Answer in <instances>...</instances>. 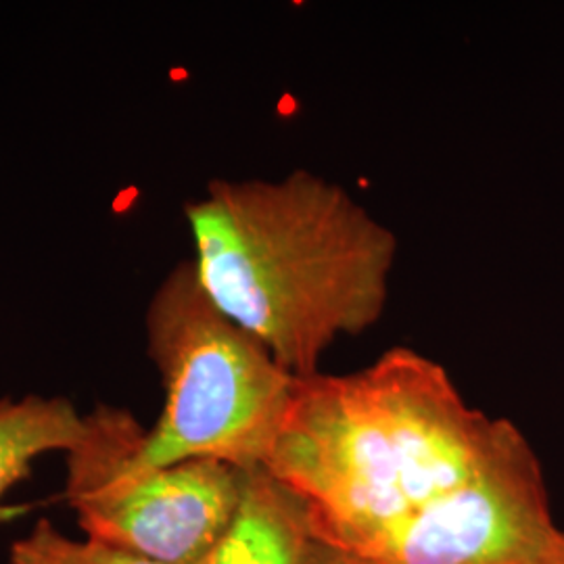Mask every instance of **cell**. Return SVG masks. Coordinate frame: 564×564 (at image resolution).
<instances>
[{
	"label": "cell",
	"mask_w": 564,
	"mask_h": 564,
	"mask_svg": "<svg viewBox=\"0 0 564 564\" xmlns=\"http://www.w3.org/2000/svg\"><path fill=\"white\" fill-rule=\"evenodd\" d=\"M316 547L302 498L256 466L242 470L237 514L203 564H314Z\"/></svg>",
	"instance_id": "cell-6"
},
{
	"label": "cell",
	"mask_w": 564,
	"mask_h": 564,
	"mask_svg": "<svg viewBox=\"0 0 564 564\" xmlns=\"http://www.w3.org/2000/svg\"><path fill=\"white\" fill-rule=\"evenodd\" d=\"M84 426L86 419L65 398L0 400V500L30 475L39 456L72 452Z\"/></svg>",
	"instance_id": "cell-7"
},
{
	"label": "cell",
	"mask_w": 564,
	"mask_h": 564,
	"mask_svg": "<svg viewBox=\"0 0 564 564\" xmlns=\"http://www.w3.org/2000/svg\"><path fill=\"white\" fill-rule=\"evenodd\" d=\"M186 220L207 297L300 379L383 318L398 237L337 182H209Z\"/></svg>",
	"instance_id": "cell-1"
},
{
	"label": "cell",
	"mask_w": 564,
	"mask_h": 564,
	"mask_svg": "<svg viewBox=\"0 0 564 564\" xmlns=\"http://www.w3.org/2000/svg\"><path fill=\"white\" fill-rule=\"evenodd\" d=\"M494 424L442 364L393 347L358 372L300 379L263 468L314 529L383 523L460 484Z\"/></svg>",
	"instance_id": "cell-2"
},
{
	"label": "cell",
	"mask_w": 564,
	"mask_h": 564,
	"mask_svg": "<svg viewBox=\"0 0 564 564\" xmlns=\"http://www.w3.org/2000/svg\"><path fill=\"white\" fill-rule=\"evenodd\" d=\"M67 452L65 498L88 540L160 564H203L241 502L242 470L220 460L149 466L141 423L99 405Z\"/></svg>",
	"instance_id": "cell-4"
},
{
	"label": "cell",
	"mask_w": 564,
	"mask_h": 564,
	"mask_svg": "<svg viewBox=\"0 0 564 564\" xmlns=\"http://www.w3.org/2000/svg\"><path fill=\"white\" fill-rule=\"evenodd\" d=\"M314 529V527H312ZM377 564H561L542 464L523 433L496 419L479 460L460 484L383 523L314 529Z\"/></svg>",
	"instance_id": "cell-5"
},
{
	"label": "cell",
	"mask_w": 564,
	"mask_h": 564,
	"mask_svg": "<svg viewBox=\"0 0 564 564\" xmlns=\"http://www.w3.org/2000/svg\"><path fill=\"white\" fill-rule=\"evenodd\" d=\"M147 349L165 403L144 433L142 464L220 460L241 470L265 464L300 377L207 297L193 260L178 263L153 293Z\"/></svg>",
	"instance_id": "cell-3"
},
{
	"label": "cell",
	"mask_w": 564,
	"mask_h": 564,
	"mask_svg": "<svg viewBox=\"0 0 564 564\" xmlns=\"http://www.w3.org/2000/svg\"><path fill=\"white\" fill-rule=\"evenodd\" d=\"M314 564H377L368 558H362L354 552L341 550L337 545L326 544L323 540H318V547H316V558Z\"/></svg>",
	"instance_id": "cell-9"
},
{
	"label": "cell",
	"mask_w": 564,
	"mask_h": 564,
	"mask_svg": "<svg viewBox=\"0 0 564 564\" xmlns=\"http://www.w3.org/2000/svg\"><path fill=\"white\" fill-rule=\"evenodd\" d=\"M9 564H160L95 540H74L42 519L11 545Z\"/></svg>",
	"instance_id": "cell-8"
},
{
	"label": "cell",
	"mask_w": 564,
	"mask_h": 564,
	"mask_svg": "<svg viewBox=\"0 0 564 564\" xmlns=\"http://www.w3.org/2000/svg\"><path fill=\"white\" fill-rule=\"evenodd\" d=\"M561 564H564V561H563V563H561Z\"/></svg>",
	"instance_id": "cell-10"
}]
</instances>
